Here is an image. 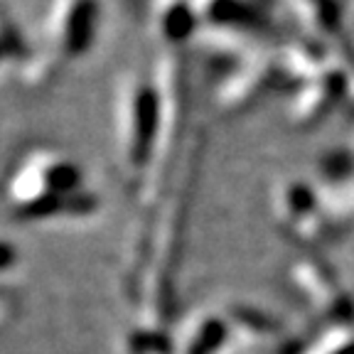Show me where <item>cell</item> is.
Masks as SVG:
<instances>
[{
	"instance_id": "cell-1",
	"label": "cell",
	"mask_w": 354,
	"mask_h": 354,
	"mask_svg": "<svg viewBox=\"0 0 354 354\" xmlns=\"http://www.w3.org/2000/svg\"><path fill=\"white\" fill-rule=\"evenodd\" d=\"M96 20H99V3L96 0H66L62 8L59 28V47L66 57L82 55L94 42Z\"/></svg>"
},
{
	"instance_id": "cell-2",
	"label": "cell",
	"mask_w": 354,
	"mask_h": 354,
	"mask_svg": "<svg viewBox=\"0 0 354 354\" xmlns=\"http://www.w3.org/2000/svg\"><path fill=\"white\" fill-rule=\"evenodd\" d=\"M160 126V96L150 84H138L131 94V150L143 160Z\"/></svg>"
},
{
	"instance_id": "cell-3",
	"label": "cell",
	"mask_w": 354,
	"mask_h": 354,
	"mask_svg": "<svg viewBox=\"0 0 354 354\" xmlns=\"http://www.w3.org/2000/svg\"><path fill=\"white\" fill-rule=\"evenodd\" d=\"M160 28L170 42H185L197 28V15L187 0H170L160 15Z\"/></svg>"
},
{
	"instance_id": "cell-4",
	"label": "cell",
	"mask_w": 354,
	"mask_h": 354,
	"mask_svg": "<svg viewBox=\"0 0 354 354\" xmlns=\"http://www.w3.org/2000/svg\"><path fill=\"white\" fill-rule=\"evenodd\" d=\"M20 32H17L10 17L0 15V62L6 59L8 55H15L20 50Z\"/></svg>"
}]
</instances>
